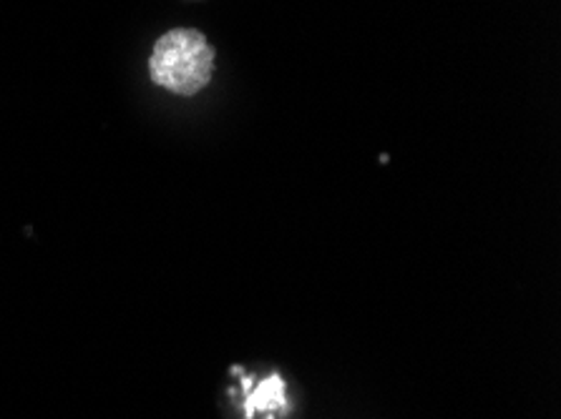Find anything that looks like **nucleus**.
<instances>
[{
	"instance_id": "obj_1",
	"label": "nucleus",
	"mask_w": 561,
	"mask_h": 419,
	"mask_svg": "<svg viewBox=\"0 0 561 419\" xmlns=\"http://www.w3.org/2000/svg\"><path fill=\"white\" fill-rule=\"evenodd\" d=\"M215 50L194 28H174L154 43L149 75L159 89L176 96H194L211 81Z\"/></svg>"
},
{
	"instance_id": "obj_2",
	"label": "nucleus",
	"mask_w": 561,
	"mask_h": 419,
	"mask_svg": "<svg viewBox=\"0 0 561 419\" xmlns=\"http://www.w3.org/2000/svg\"><path fill=\"white\" fill-rule=\"evenodd\" d=\"M285 401V384L279 377H272L267 382H262L257 392L250 397L248 409L252 415V409H267V407H279Z\"/></svg>"
}]
</instances>
